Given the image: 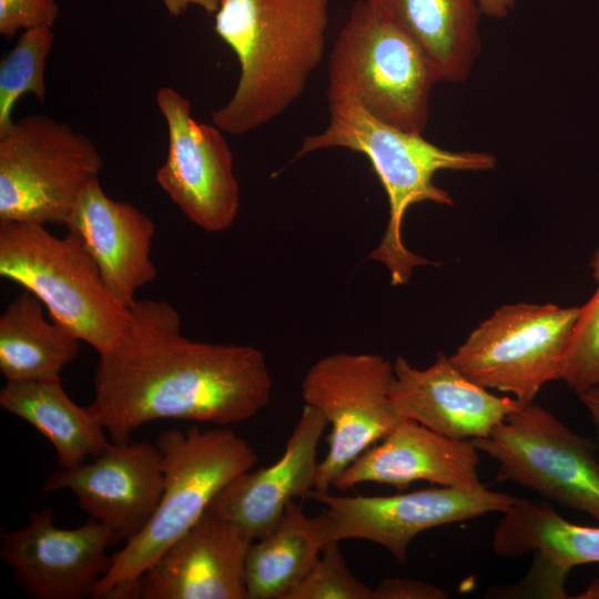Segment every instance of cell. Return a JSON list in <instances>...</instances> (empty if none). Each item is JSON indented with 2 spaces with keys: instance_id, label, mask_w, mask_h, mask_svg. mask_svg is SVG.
Listing matches in <instances>:
<instances>
[{
  "instance_id": "obj_17",
  "label": "cell",
  "mask_w": 599,
  "mask_h": 599,
  "mask_svg": "<svg viewBox=\"0 0 599 599\" xmlns=\"http://www.w3.org/2000/svg\"><path fill=\"white\" fill-rule=\"evenodd\" d=\"M328 425L322 412L305 404L273 465L235 477L212 500L206 511L225 518L253 540L267 535L294 498H306L317 476V447Z\"/></svg>"
},
{
  "instance_id": "obj_16",
  "label": "cell",
  "mask_w": 599,
  "mask_h": 599,
  "mask_svg": "<svg viewBox=\"0 0 599 599\" xmlns=\"http://www.w3.org/2000/svg\"><path fill=\"white\" fill-rule=\"evenodd\" d=\"M393 365L389 395L398 415L453 439L485 438L521 405L469 379L444 353L424 369L403 356Z\"/></svg>"
},
{
  "instance_id": "obj_4",
  "label": "cell",
  "mask_w": 599,
  "mask_h": 599,
  "mask_svg": "<svg viewBox=\"0 0 599 599\" xmlns=\"http://www.w3.org/2000/svg\"><path fill=\"white\" fill-rule=\"evenodd\" d=\"M155 443L164 471L160 502L144 529L112 556L93 599H132L141 575L205 514L229 483L257 461L254 448L227 428L171 429Z\"/></svg>"
},
{
  "instance_id": "obj_5",
  "label": "cell",
  "mask_w": 599,
  "mask_h": 599,
  "mask_svg": "<svg viewBox=\"0 0 599 599\" xmlns=\"http://www.w3.org/2000/svg\"><path fill=\"white\" fill-rule=\"evenodd\" d=\"M0 275L32 292L51 319L99 355L124 336L130 314L105 285L82 238L43 224L0 222Z\"/></svg>"
},
{
  "instance_id": "obj_21",
  "label": "cell",
  "mask_w": 599,
  "mask_h": 599,
  "mask_svg": "<svg viewBox=\"0 0 599 599\" xmlns=\"http://www.w3.org/2000/svg\"><path fill=\"white\" fill-rule=\"evenodd\" d=\"M422 50L438 81L467 80L481 51L477 0H369Z\"/></svg>"
},
{
  "instance_id": "obj_32",
  "label": "cell",
  "mask_w": 599,
  "mask_h": 599,
  "mask_svg": "<svg viewBox=\"0 0 599 599\" xmlns=\"http://www.w3.org/2000/svg\"><path fill=\"white\" fill-rule=\"evenodd\" d=\"M577 394L579 399L589 410L591 419L596 425L599 438V384L586 388Z\"/></svg>"
},
{
  "instance_id": "obj_3",
  "label": "cell",
  "mask_w": 599,
  "mask_h": 599,
  "mask_svg": "<svg viewBox=\"0 0 599 599\" xmlns=\"http://www.w3.org/2000/svg\"><path fill=\"white\" fill-rule=\"evenodd\" d=\"M329 123L317 134L303 139L295 158L327 149L345 148L363 153L370 162L388 200L385 233L368 258L389 272L390 285L407 284L415 267L433 264L410 252L403 242L402 227L407 210L417 203L453 205L448 192L434 183L438 171H488L496 156L487 152L450 151L423 134L408 132L367 112L348 92L328 89Z\"/></svg>"
},
{
  "instance_id": "obj_12",
  "label": "cell",
  "mask_w": 599,
  "mask_h": 599,
  "mask_svg": "<svg viewBox=\"0 0 599 599\" xmlns=\"http://www.w3.org/2000/svg\"><path fill=\"white\" fill-rule=\"evenodd\" d=\"M312 498L325 506L329 519V541L363 539L387 549L404 564L410 541L420 532L484 516L505 512L518 497L489 490L454 487L390 496H334L311 490Z\"/></svg>"
},
{
  "instance_id": "obj_2",
  "label": "cell",
  "mask_w": 599,
  "mask_h": 599,
  "mask_svg": "<svg viewBox=\"0 0 599 599\" xmlns=\"http://www.w3.org/2000/svg\"><path fill=\"white\" fill-rule=\"evenodd\" d=\"M329 0H220L214 30L235 53L236 89L211 114L220 130L247 133L282 114L323 59Z\"/></svg>"
},
{
  "instance_id": "obj_14",
  "label": "cell",
  "mask_w": 599,
  "mask_h": 599,
  "mask_svg": "<svg viewBox=\"0 0 599 599\" xmlns=\"http://www.w3.org/2000/svg\"><path fill=\"white\" fill-rule=\"evenodd\" d=\"M163 484V458L156 443L111 441L91 461L52 473L41 491L70 490L91 518L112 531L116 544L144 529L158 508Z\"/></svg>"
},
{
  "instance_id": "obj_22",
  "label": "cell",
  "mask_w": 599,
  "mask_h": 599,
  "mask_svg": "<svg viewBox=\"0 0 599 599\" xmlns=\"http://www.w3.org/2000/svg\"><path fill=\"white\" fill-rule=\"evenodd\" d=\"M329 529L324 510L307 516L291 501L278 524L250 546L244 568L246 599H286L329 542Z\"/></svg>"
},
{
  "instance_id": "obj_9",
  "label": "cell",
  "mask_w": 599,
  "mask_h": 599,
  "mask_svg": "<svg viewBox=\"0 0 599 599\" xmlns=\"http://www.w3.org/2000/svg\"><path fill=\"white\" fill-rule=\"evenodd\" d=\"M502 478L599 521L597 446L547 409L521 404L485 438L471 439Z\"/></svg>"
},
{
  "instance_id": "obj_1",
  "label": "cell",
  "mask_w": 599,
  "mask_h": 599,
  "mask_svg": "<svg viewBox=\"0 0 599 599\" xmlns=\"http://www.w3.org/2000/svg\"><path fill=\"white\" fill-rule=\"evenodd\" d=\"M123 338L101 354L88 407L112 443L158 419L225 426L267 406L273 379L264 354L251 345L194 342L181 333L176 309L135 300Z\"/></svg>"
},
{
  "instance_id": "obj_20",
  "label": "cell",
  "mask_w": 599,
  "mask_h": 599,
  "mask_svg": "<svg viewBox=\"0 0 599 599\" xmlns=\"http://www.w3.org/2000/svg\"><path fill=\"white\" fill-rule=\"evenodd\" d=\"M495 555L517 560L534 552L532 576L545 587L562 592L568 572L583 564L599 562V527L562 518L548 500L519 498L502 512L491 539Z\"/></svg>"
},
{
  "instance_id": "obj_19",
  "label": "cell",
  "mask_w": 599,
  "mask_h": 599,
  "mask_svg": "<svg viewBox=\"0 0 599 599\" xmlns=\"http://www.w3.org/2000/svg\"><path fill=\"white\" fill-rule=\"evenodd\" d=\"M65 226L82 238L105 285L124 307L156 277L150 257L153 221L132 204L110 199L98 179L84 190Z\"/></svg>"
},
{
  "instance_id": "obj_6",
  "label": "cell",
  "mask_w": 599,
  "mask_h": 599,
  "mask_svg": "<svg viewBox=\"0 0 599 599\" xmlns=\"http://www.w3.org/2000/svg\"><path fill=\"white\" fill-rule=\"evenodd\" d=\"M438 78L419 47L369 0L357 1L329 55L328 89L352 94L375 118L420 133Z\"/></svg>"
},
{
  "instance_id": "obj_27",
  "label": "cell",
  "mask_w": 599,
  "mask_h": 599,
  "mask_svg": "<svg viewBox=\"0 0 599 599\" xmlns=\"http://www.w3.org/2000/svg\"><path fill=\"white\" fill-rule=\"evenodd\" d=\"M286 599H375V592L353 575L338 541H329Z\"/></svg>"
},
{
  "instance_id": "obj_10",
  "label": "cell",
  "mask_w": 599,
  "mask_h": 599,
  "mask_svg": "<svg viewBox=\"0 0 599 599\" xmlns=\"http://www.w3.org/2000/svg\"><path fill=\"white\" fill-rule=\"evenodd\" d=\"M393 379L394 365L379 354L339 352L309 367L302 397L331 425L328 451L318 463L313 490L328 491L358 456L403 419L390 399Z\"/></svg>"
},
{
  "instance_id": "obj_15",
  "label": "cell",
  "mask_w": 599,
  "mask_h": 599,
  "mask_svg": "<svg viewBox=\"0 0 599 599\" xmlns=\"http://www.w3.org/2000/svg\"><path fill=\"white\" fill-rule=\"evenodd\" d=\"M253 541L205 511L141 575L132 599H246L244 568Z\"/></svg>"
},
{
  "instance_id": "obj_8",
  "label": "cell",
  "mask_w": 599,
  "mask_h": 599,
  "mask_svg": "<svg viewBox=\"0 0 599 599\" xmlns=\"http://www.w3.org/2000/svg\"><path fill=\"white\" fill-rule=\"evenodd\" d=\"M580 307L508 304L478 325L449 356L469 379L529 404L561 378L565 351Z\"/></svg>"
},
{
  "instance_id": "obj_25",
  "label": "cell",
  "mask_w": 599,
  "mask_h": 599,
  "mask_svg": "<svg viewBox=\"0 0 599 599\" xmlns=\"http://www.w3.org/2000/svg\"><path fill=\"white\" fill-rule=\"evenodd\" d=\"M54 34L49 27L24 30L0 62V132L12 122L11 113L20 97L31 93L41 102L47 89L45 62Z\"/></svg>"
},
{
  "instance_id": "obj_24",
  "label": "cell",
  "mask_w": 599,
  "mask_h": 599,
  "mask_svg": "<svg viewBox=\"0 0 599 599\" xmlns=\"http://www.w3.org/2000/svg\"><path fill=\"white\" fill-rule=\"evenodd\" d=\"M43 303L29 290L0 316V370L6 382L60 378L79 354L80 339L43 315Z\"/></svg>"
},
{
  "instance_id": "obj_13",
  "label": "cell",
  "mask_w": 599,
  "mask_h": 599,
  "mask_svg": "<svg viewBox=\"0 0 599 599\" xmlns=\"http://www.w3.org/2000/svg\"><path fill=\"white\" fill-rule=\"evenodd\" d=\"M28 518L26 527L0 534V558L17 583L37 599L91 597L112 565V531L91 517L78 528H59L49 506Z\"/></svg>"
},
{
  "instance_id": "obj_18",
  "label": "cell",
  "mask_w": 599,
  "mask_h": 599,
  "mask_svg": "<svg viewBox=\"0 0 599 599\" xmlns=\"http://www.w3.org/2000/svg\"><path fill=\"white\" fill-rule=\"evenodd\" d=\"M477 447L403 418L380 440L358 456L334 483L347 490L363 483L392 485L399 490L414 481L441 487L477 489L480 481Z\"/></svg>"
},
{
  "instance_id": "obj_31",
  "label": "cell",
  "mask_w": 599,
  "mask_h": 599,
  "mask_svg": "<svg viewBox=\"0 0 599 599\" xmlns=\"http://www.w3.org/2000/svg\"><path fill=\"white\" fill-rule=\"evenodd\" d=\"M483 12L490 18L502 19L514 10L516 0H477Z\"/></svg>"
},
{
  "instance_id": "obj_23",
  "label": "cell",
  "mask_w": 599,
  "mask_h": 599,
  "mask_svg": "<svg viewBox=\"0 0 599 599\" xmlns=\"http://www.w3.org/2000/svg\"><path fill=\"white\" fill-rule=\"evenodd\" d=\"M3 410L26 420L54 447L59 468L74 467L102 454L111 444L88 407L77 405L60 378L6 382Z\"/></svg>"
},
{
  "instance_id": "obj_28",
  "label": "cell",
  "mask_w": 599,
  "mask_h": 599,
  "mask_svg": "<svg viewBox=\"0 0 599 599\" xmlns=\"http://www.w3.org/2000/svg\"><path fill=\"white\" fill-rule=\"evenodd\" d=\"M58 17L54 0H0V33L7 39L19 30L52 28Z\"/></svg>"
},
{
  "instance_id": "obj_29",
  "label": "cell",
  "mask_w": 599,
  "mask_h": 599,
  "mask_svg": "<svg viewBox=\"0 0 599 599\" xmlns=\"http://www.w3.org/2000/svg\"><path fill=\"white\" fill-rule=\"evenodd\" d=\"M375 599H444L447 592L437 586L408 578H385L374 588Z\"/></svg>"
},
{
  "instance_id": "obj_11",
  "label": "cell",
  "mask_w": 599,
  "mask_h": 599,
  "mask_svg": "<svg viewBox=\"0 0 599 599\" xmlns=\"http://www.w3.org/2000/svg\"><path fill=\"white\" fill-rule=\"evenodd\" d=\"M169 149L155 180L185 216L207 232L229 230L240 206L233 156L217 126L196 122L190 101L170 87L156 93Z\"/></svg>"
},
{
  "instance_id": "obj_26",
  "label": "cell",
  "mask_w": 599,
  "mask_h": 599,
  "mask_svg": "<svg viewBox=\"0 0 599 599\" xmlns=\"http://www.w3.org/2000/svg\"><path fill=\"white\" fill-rule=\"evenodd\" d=\"M590 267L598 286L593 296L580 307L565 351L560 378L576 393L599 384V245Z\"/></svg>"
},
{
  "instance_id": "obj_30",
  "label": "cell",
  "mask_w": 599,
  "mask_h": 599,
  "mask_svg": "<svg viewBox=\"0 0 599 599\" xmlns=\"http://www.w3.org/2000/svg\"><path fill=\"white\" fill-rule=\"evenodd\" d=\"M169 13L173 17L183 14L191 6L200 7L209 14H215L220 0H163Z\"/></svg>"
},
{
  "instance_id": "obj_7",
  "label": "cell",
  "mask_w": 599,
  "mask_h": 599,
  "mask_svg": "<svg viewBox=\"0 0 599 599\" xmlns=\"http://www.w3.org/2000/svg\"><path fill=\"white\" fill-rule=\"evenodd\" d=\"M103 160L94 143L45 114L0 132V222L65 225Z\"/></svg>"
}]
</instances>
